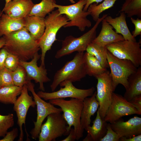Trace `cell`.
I'll return each instance as SVG.
<instances>
[{"label": "cell", "mask_w": 141, "mask_h": 141, "mask_svg": "<svg viewBox=\"0 0 141 141\" xmlns=\"http://www.w3.org/2000/svg\"><path fill=\"white\" fill-rule=\"evenodd\" d=\"M3 37L5 43L3 47L20 61H27L32 59L40 49L38 41L33 38L25 27Z\"/></svg>", "instance_id": "6da1fadb"}, {"label": "cell", "mask_w": 141, "mask_h": 141, "mask_svg": "<svg viewBox=\"0 0 141 141\" xmlns=\"http://www.w3.org/2000/svg\"><path fill=\"white\" fill-rule=\"evenodd\" d=\"M69 21L65 15L59 14L57 10L53 11L45 18L44 31L42 38L38 41L41 51L40 65L45 66L46 52L51 49L53 44L57 40L56 36L58 31L68 23Z\"/></svg>", "instance_id": "7a4b0ae2"}, {"label": "cell", "mask_w": 141, "mask_h": 141, "mask_svg": "<svg viewBox=\"0 0 141 141\" xmlns=\"http://www.w3.org/2000/svg\"><path fill=\"white\" fill-rule=\"evenodd\" d=\"M49 102L54 105L59 107L63 112V115L70 131L72 126L74 127L76 140H78L83 136L84 129L80 123L81 111L83 107V100L73 98L69 100L64 98L49 100Z\"/></svg>", "instance_id": "3957f363"}, {"label": "cell", "mask_w": 141, "mask_h": 141, "mask_svg": "<svg viewBox=\"0 0 141 141\" xmlns=\"http://www.w3.org/2000/svg\"><path fill=\"white\" fill-rule=\"evenodd\" d=\"M84 52H78L73 58L67 62L55 73L50 85L52 92L61 83L80 81L87 75L84 63Z\"/></svg>", "instance_id": "277c9868"}, {"label": "cell", "mask_w": 141, "mask_h": 141, "mask_svg": "<svg viewBox=\"0 0 141 141\" xmlns=\"http://www.w3.org/2000/svg\"><path fill=\"white\" fill-rule=\"evenodd\" d=\"M107 15V14H104L99 18L93 26L81 36L78 38L72 36L66 37L62 41L61 48L56 52L55 58H59L75 51L84 52L86 51L89 45L96 37L97 29L99 24Z\"/></svg>", "instance_id": "5b68a950"}, {"label": "cell", "mask_w": 141, "mask_h": 141, "mask_svg": "<svg viewBox=\"0 0 141 141\" xmlns=\"http://www.w3.org/2000/svg\"><path fill=\"white\" fill-rule=\"evenodd\" d=\"M106 55L114 91L119 84L122 85L126 89L128 86V77L137 71L138 68L130 61L118 58L107 50Z\"/></svg>", "instance_id": "8992f818"}, {"label": "cell", "mask_w": 141, "mask_h": 141, "mask_svg": "<svg viewBox=\"0 0 141 141\" xmlns=\"http://www.w3.org/2000/svg\"><path fill=\"white\" fill-rule=\"evenodd\" d=\"M87 0H79L77 2L68 5H62L55 3L54 7L57 8L60 15H65L69 21L64 27H77L81 31H85L86 27H90L91 22L87 18L90 15L88 11H85L83 8Z\"/></svg>", "instance_id": "52a82bcc"}, {"label": "cell", "mask_w": 141, "mask_h": 141, "mask_svg": "<svg viewBox=\"0 0 141 141\" xmlns=\"http://www.w3.org/2000/svg\"><path fill=\"white\" fill-rule=\"evenodd\" d=\"M46 121L42 124L38 137L39 141H55L63 136H67L70 131L63 114L55 113L47 116Z\"/></svg>", "instance_id": "ba28073f"}, {"label": "cell", "mask_w": 141, "mask_h": 141, "mask_svg": "<svg viewBox=\"0 0 141 141\" xmlns=\"http://www.w3.org/2000/svg\"><path fill=\"white\" fill-rule=\"evenodd\" d=\"M107 50L117 58L130 61L137 68L141 65V43L124 40L107 45Z\"/></svg>", "instance_id": "9c48e42d"}, {"label": "cell", "mask_w": 141, "mask_h": 141, "mask_svg": "<svg viewBox=\"0 0 141 141\" xmlns=\"http://www.w3.org/2000/svg\"><path fill=\"white\" fill-rule=\"evenodd\" d=\"M133 114L140 115L141 112L123 96L113 92L111 103L104 120L111 124L124 116Z\"/></svg>", "instance_id": "30bf717a"}, {"label": "cell", "mask_w": 141, "mask_h": 141, "mask_svg": "<svg viewBox=\"0 0 141 141\" xmlns=\"http://www.w3.org/2000/svg\"><path fill=\"white\" fill-rule=\"evenodd\" d=\"M27 85L28 90L31 92L37 106L36 120L33 121L34 127L30 132L32 138L36 140L38 138L41 126L45 119L50 114L61 113L62 111L60 108L56 107L50 102H45L39 97L36 93L34 85L31 81H28Z\"/></svg>", "instance_id": "8fae6325"}, {"label": "cell", "mask_w": 141, "mask_h": 141, "mask_svg": "<svg viewBox=\"0 0 141 141\" xmlns=\"http://www.w3.org/2000/svg\"><path fill=\"white\" fill-rule=\"evenodd\" d=\"M59 85L63 87H61L57 91L47 92L41 91H39L37 94L39 97L45 100L70 98L83 101L86 97L92 96L95 90L93 87L86 89L77 88L70 81L62 82Z\"/></svg>", "instance_id": "7c38bea8"}, {"label": "cell", "mask_w": 141, "mask_h": 141, "mask_svg": "<svg viewBox=\"0 0 141 141\" xmlns=\"http://www.w3.org/2000/svg\"><path fill=\"white\" fill-rule=\"evenodd\" d=\"M96 97L99 103L98 108L101 117L104 120L111 102L114 91L110 72L107 70L98 76Z\"/></svg>", "instance_id": "4fadbf2b"}, {"label": "cell", "mask_w": 141, "mask_h": 141, "mask_svg": "<svg viewBox=\"0 0 141 141\" xmlns=\"http://www.w3.org/2000/svg\"><path fill=\"white\" fill-rule=\"evenodd\" d=\"M27 86L25 85L20 96L13 104V110L16 114L17 118V124L19 128L20 134L18 141H22L24 138V132L22 129L23 124L25 126L26 115L30 107H34L36 103L32 96L28 94Z\"/></svg>", "instance_id": "5bb4252c"}, {"label": "cell", "mask_w": 141, "mask_h": 141, "mask_svg": "<svg viewBox=\"0 0 141 141\" xmlns=\"http://www.w3.org/2000/svg\"><path fill=\"white\" fill-rule=\"evenodd\" d=\"M41 55L37 52L30 62L20 61L19 65L25 69L27 74L28 81L34 80L36 83L39 84V89L45 91L44 84L50 81L47 76L46 69L45 66L40 65L38 67L37 61L40 58Z\"/></svg>", "instance_id": "9a60e30c"}, {"label": "cell", "mask_w": 141, "mask_h": 141, "mask_svg": "<svg viewBox=\"0 0 141 141\" xmlns=\"http://www.w3.org/2000/svg\"><path fill=\"white\" fill-rule=\"evenodd\" d=\"M110 125L120 137L128 138L141 134V118L137 116L125 122L120 118L110 123Z\"/></svg>", "instance_id": "2e32d148"}, {"label": "cell", "mask_w": 141, "mask_h": 141, "mask_svg": "<svg viewBox=\"0 0 141 141\" xmlns=\"http://www.w3.org/2000/svg\"><path fill=\"white\" fill-rule=\"evenodd\" d=\"M34 4L31 0H12L5 4L4 12L9 16L24 19L28 15Z\"/></svg>", "instance_id": "e0dca14e"}, {"label": "cell", "mask_w": 141, "mask_h": 141, "mask_svg": "<svg viewBox=\"0 0 141 141\" xmlns=\"http://www.w3.org/2000/svg\"><path fill=\"white\" fill-rule=\"evenodd\" d=\"M104 18L101 21L102 28L99 34L92 42L105 47L110 44L124 40L122 35L117 33L113 30V27Z\"/></svg>", "instance_id": "ac0fdd59"}, {"label": "cell", "mask_w": 141, "mask_h": 141, "mask_svg": "<svg viewBox=\"0 0 141 141\" xmlns=\"http://www.w3.org/2000/svg\"><path fill=\"white\" fill-rule=\"evenodd\" d=\"M96 91L94 92L90 97H87L83 101V105L81 111L80 122L82 127L86 131L90 126L91 118L94 115L99 107L96 95Z\"/></svg>", "instance_id": "d6986e66"}, {"label": "cell", "mask_w": 141, "mask_h": 141, "mask_svg": "<svg viewBox=\"0 0 141 141\" xmlns=\"http://www.w3.org/2000/svg\"><path fill=\"white\" fill-rule=\"evenodd\" d=\"M92 122V126L87 128V133L83 141H100L105 134L108 123L101 117L98 109L96 117Z\"/></svg>", "instance_id": "ffe728a7"}, {"label": "cell", "mask_w": 141, "mask_h": 141, "mask_svg": "<svg viewBox=\"0 0 141 141\" xmlns=\"http://www.w3.org/2000/svg\"><path fill=\"white\" fill-rule=\"evenodd\" d=\"M120 13V15L118 17L114 18L108 15L104 19L115 29L116 33L122 36L125 40L136 41L135 38L132 36L127 25L126 14L123 12Z\"/></svg>", "instance_id": "44dd1931"}, {"label": "cell", "mask_w": 141, "mask_h": 141, "mask_svg": "<svg viewBox=\"0 0 141 141\" xmlns=\"http://www.w3.org/2000/svg\"><path fill=\"white\" fill-rule=\"evenodd\" d=\"M24 19L25 27L35 40H39L42 37L44 31L45 18L28 15Z\"/></svg>", "instance_id": "7402d4cb"}, {"label": "cell", "mask_w": 141, "mask_h": 141, "mask_svg": "<svg viewBox=\"0 0 141 141\" xmlns=\"http://www.w3.org/2000/svg\"><path fill=\"white\" fill-rule=\"evenodd\" d=\"M128 86L126 90L124 97L130 101L133 98L141 95V67L137 68V71L128 77Z\"/></svg>", "instance_id": "603a6c76"}, {"label": "cell", "mask_w": 141, "mask_h": 141, "mask_svg": "<svg viewBox=\"0 0 141 141\" xmlns=\"http://www.w3.org/2000/svg\"><path fill=\"white\" fill-rule=\"evenodd\" d=\"M24 19L10 17L2 14L0 18V37L25 27Z\"/></svg>", "instance_id": "cb8c5ba5"}, {"label": "cell", "mask_w": 141, "mask_h": 141, "mask_svg": "<svg viewBox=\"0 0 141 141\" xmlns=\"http://www.w3.org/2000/svg\"><path fill=\"white\" fill-rule=\"evenodd\" d=\"M83 59L87 75L96 78L107 70L95 57L86 52L84 54Z\"/></svg>", "instance_id": "d4e9b609"}, {"label": "cell", "mask_w": 141, "mask_h": 141, "mask_svg": "<svg viewBox=\"0 0 141 141\" xmlns=\"http://www.w3.org/2000/svg\"><path fill=\"white\" fill-rule=\"evenodd\" d=\"M22 87L15 85L0 88V102L6 104H13L20 94Z\"/></svg>", "instance_id": "484cf974"}, {"label": "cell", "mask_w": 141, "mask_h": 141, "mask_svg": "<svg viewBox=\"0 0 141 141\" xmlns=\"http://www.w3.org/2000/svg\"><path fill=\"white\" fill-rule=\"evenodd\" d=\"M55 3V0H42L39 3L34 4L28 15L45 18L47 14L54 11Z\"/></svg>", "instance_id": "4316f807"}, {"label": "cell", "mask_w": 141, "mask_h": 141, "mask_svg": "<svg viewBox=\"0 0 141 141\" xmlns=\"http://www.w3.org/2000/svg\"><path fill=\"white\" fill-rule=\"evenodd\" d=\"M107 50L106 47L92 42L89 45L86 51L95 57L102 66L107 69L109 67L106 55Z\"/></svg>", "instance_id": "83f0119b"}, {"label": "cell", "mask_w": 141, "mask_h": 141, "mask_svg": "<svg viewBox=\"0 0 141 141\" xmlns=\"http://www.w3.org/2000/svg\"><path fill=\"white\" fill-rule=\"evenodd\" d=\"M123 12L128 17H141V0H125L119 12Z\"/></svg>", "instance_id": "f1b7e54d"}, {"label": "cell", "mask_w": 141, "mask_h": 141, "mask_svg": "<svg viewBox=\"0 0 141 141\" xmlns=\"http://www.w3.org/2000/svg\"><path fill=\"white\" fill-rule=\"evenodd\" d=\"M118 0H104L99 4L93 3L89 7L87 11L90 13L93 20L96 22L99 18L100 15L103 11L114 6Z\"/></svg>", "instance_id": "f546056e"}, {"label": "cell", "mask_w": 141, "mask_h": 141, "mask_svg": "<svg viewBox=\"0 0 141 141\" xmlns=\"http://www.w3.org/2000/svg\"><path fill=\"white\" fill-rule=\"evenodd\" d=\"M12 76L13 83L15 85L22 87L28 81L25 69L20 65L15 70L12 71Z\"/></svg>", "instance_id": "4dcf8cb0"}, {"label": "cell", "mask_w": 141, "mask_h": 141, "mask_svg": "<svg viewBox=\"0 0 141 141\" xmlns=\"http://www.w3.org/2000/svg\"><path fill=\"white\" fill-rule=\"evenodd\" d=\"M14 124V116L12 113L6 115L0 114V137H4Z\"/></svg>", "instance_id": "1f68e13d"}, {"label": "cell", "mask_w": 141, "mask_h": 141, "mask_svg": "<svg viewBox=\"0 0 141 141\" xmlns=\"http://www.w3.org/2000/svg\"><path fill=\"white\" fill-rule=\"evenodd\" d=\"M14 84L12 71L5 67L0 70V88Z\"/></svg>", "instance_id": "d6a6232c"}, {"label": "cell", "mask_w": 141, "mask_h": 141, "mask_svg": "<svg viewBox=\"0 0 141 141\" xmlns=\"http://www.w3.org/2000/svg\"><path fill=\"white\" fill-rule=\"evenodd\" d=\"M20 60L16 56L8 52L4 66L12 71L15 70L19 65Z\"/></svg>", "instance_id": "836d02e7"}, {"label": "cell", "mask_w": 141, "mask_h": 141, "mask_svg": "<svg viewBox=\"0 0 141 141\" xmlns=\"http://www.w3.org/2000/svg\"><path fill=\"white\" fill-rule=\"evenodd\" d=\"M107 131L105 135L100 141H119L120 137L112 128L110 123L107 124Z\"/></svg>", "instance_id": "e575fe53"}, {"label": "cell", "mask_w": 141, "mask_h": 141, "mask_svg": "<svg viewBox=\"0 0 141 141\" xmlns=\"http://www.w3.org/2000/svg\"><path fill=\"white\" fill-rule=\"evenodd\" d=\"M131 22L134 25L135 29L132 35L134 38L141 34V19L137 18L136 19L131 17Z\"/></svg>", "instance_id": "d590c367"}, {"label": "cell", "mask_w": 141, "mask_h": 141, "mask_svg": "<svg viewBox=\"0 0 141 141\" xmlns=\"http://www.w3.org/2000/svg\"><path fill=\"white\" fill-rule=\"evenodd\" d=\"M18 130L17 128H14L11 131L7 132L0 141H13L17 137Z\"/></svg>", "instance_id": "8d00e7d4"}, {"label": "cell", "mask_w": 141, "mask_h": 141, "mask_svg": "<svg viewBox=\"0 0 141 141\" xmlns=\"http://www.w3.org/2000/svg\"><path fill=\"white\" fill-rule=\"evenodd\" d=\"M8 53L7 51L3 47L0 50V70L5 67V62Z\"/></svg>", "instance_id": "74e56055"}, {"label": "cell", "mask_w": 141, "mask_h": 141, "mask_svg": "<svg viewBox=\"0 0 141 141\" xmlns=\"http://www.w3.org/2000/svg\"><path fill=\"white\" fill-rule=\"evenodd\" d=\"M129 102L141 112V95L133 98Z\"/></svg>", "instance_id": "f35d334b"}, {"label": "cell", "mask_w": 141, "mask_h": 141, "mask_svg": "<svg viewBox=\"0 0 141 141\" xmlns=\"http://www.w3.org/2000/svg\"><path fill=\"white\" fill-rule=\"evenodd\" d=\"M68 136L61 141H74L76 140L74 128H71Z\"/></svg>", "instance_id": "ab89813d"}, {"label": "cell", "mask_w": 141, "mask_h": 141, "mask_svg": "<svg viewBox=\"0 0 141 141\" xmlns=\"http://www.w3.org/2000/svg\"><path fill=\"white\" fill-rule=\"evenodd\" d=\"M120 141H141V134L128 138H126L124 137H121L120 138Z\"/></svg>", "instance_id": "60d3db41"}, {"label": "cell", "mask_w": 141, "mask_h": 141, "mask_svg": "<svg viewBox=\"0 0 141 141\" xmlns=\"http://www.w3.org/2000/svg\"><path fill=\"white\" fill-rule=\"evenodd\" d=\"M104 0H87L85 5L83 8V10L87 11L89 6L91 4L93 3H96L98 4L99 3L102 2Z\"/></svg>", "instance_id": "b9f144b4"}, {"label": "cell", "mask_w": 141, "mask_h": 141, "mask_svg": "<svg viewBox=\"0 0 141 141\" xmlns=\"http://www.w3.org/2000/svg\"><path fill=\"white\" fill-rule=\"evenodd\" d=\"M5 40L3 37L0 38V49L2 48L5 44Z\"/></svg>", "instance_id": "7bdbcfd3"}, {"label": "cell", "mask_w": 141, "mask_h": 141, "mask_svg": "<svg viewBox=\"0 0 141 141\" xmlns=\"http://www.w3.org/2000/svg\"><path fill=\"white\" fill-rule=\"evenodd\" d=\"M71 3L74 4L75 3V2L74 1V0H68Z\"/></svg>", "instance_id": "ee69618b"}, {"label": "cell", "mask_w": 141, "mask_h": 141, "mask_svg": "<svg viewBox=\"0 0 141 141\" xmlns=\"http://www.w3.org/2000/svg\"><path fill=\"white\" fill-rule=\"evenodd\" d=\"M5 4H7L8 3V2H10V1H11L12 0H5Z\"/></svg>", "instance_id": "f6af8a7d"}, {"label": "cell", "mask_w": 141, "mask_h": 141, "mask_svg": "<svg viewBox=\"0 0 141 141\" xmlns=\"http://www.w3.org/2000/svg\"><path fill=\"white\" fill-rule=\"evenodd\" d=\"M2 11H1V10H0V17H1V16L2 15Z\"/></svg>", "instance_id": "bcb514c9"}]
</instances>
